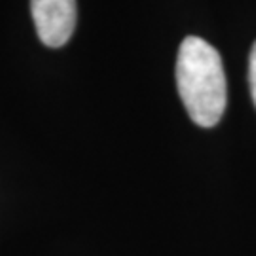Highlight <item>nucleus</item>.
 Listing matches in <instances>:
<instances>
[{
  "instance_id": "1",
  "label": "nucleus",
  "mask_w": 256,
  "mask_h": 256,
  "mask_svg": "<svg viewBox=\"0 0 256 256\" xmlns=\"http://www.w3.org/2000/svg\"><path fill=\"white\" fill-rule=\"evenodd\" d=\"M176 88L186 112L200 128H214L226 102L228 86L220 54L200 36L182 40L176 57Z\"/></svg>"
},
{
  "instance_id": "2",
  "label": "nucleus",
  "mask_w": 256,
  "mask_h": 256,
  "mask_svg": "<svg viewBox=\"0 0 256 256\" xmlns=\"http://www.w3.org/2000/svg\"><path fill=\"white\" fill-rule=\"evenodd\" d=\"M30 12L46 46L61 48L70 40L78 19L76 0H30Z\"/></svg>"
},
{
  "instance_id": "3",
  "label": "nucleus",
  "mask_w": 256,
  "mask_h": 256,
  "mask_svg": "<svg viewBox=\"0 0 256 256\" xmlns=\"http://www.w3.org/2000/svg\"><path fill=\"white\" fill-rule=\"evenodd\" d=\"M248 86H250V95L256 104V42L250 50V59H248Z\"/></svg>"
}]
</instances>
